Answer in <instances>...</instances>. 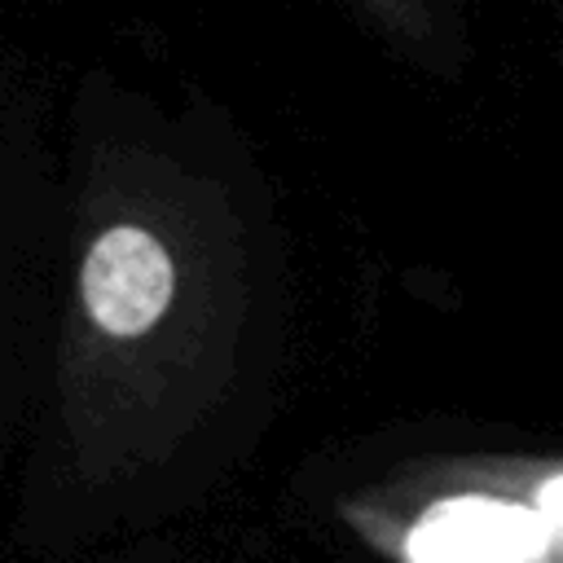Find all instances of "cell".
<instances>
[{
	"mask_svg": "<svg viewBox=\"0 0 563 563\" xmlns=\"http://www.w3.org/2000/svg\"><path fill=\"white\" fill-rule=\"evenodd\" d=\"M391 550L400 563H532L545 550V519L501 497L453 493L405 519Z\"/></svg>",
	"mask_w": 563,
	"mask_h": 563,
	"instance_id": "obj_1",
	"label": "cell"
},
{
	"mask_svg": "<svg viewBox=\"0 0 563 563\" xmlns=\"http://www.w3.org/2000/svg\"><path fill=\"white\" fill-rule=\"evenodd\" d=\"M537 515L545 519V528L563 532V475H554L537 488Z\"/></svg>",
	"mask_w": 563,
	"mask_h": 563,
	"instance_id": "obj_2",
	"label": "cell"
}]
</instances>
